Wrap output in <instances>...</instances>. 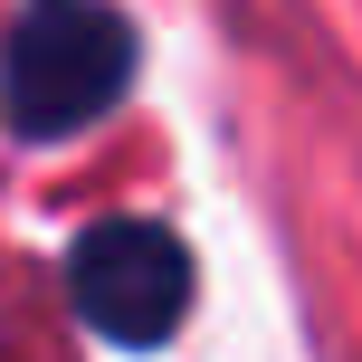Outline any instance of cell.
I'll return each mask as SVG.
<instances>
[{
  "label": "cell",
  "instance_id": "6da1fadb",
  "mask_svg": "<svg viewBox=\"0 0 362 362\" xmlns=\"http://www.w3.org/2000/svg\"><path fill=\"white\" fill-rule=\"evenodd\" d=\"M144 38L115 0H19L0 19V124L10 144H76L134 95Z\"/></svg>",
  "mask_w": 362,
  "mask_h": 362
},
{
  "label": "cell",
  "instance_id": "7a4b0ae2",
  "mask_svg": "<svg viewBox=\"0 0 362 362\" xmlns=\"http://www.w3.org/2000/svg\"><path fill=\"white\" fill-rule=\"evenodd\" d=\"M191 286H200V267L181 248V229H163V219H95L67 248V305L115 353L172 344L191 325Z\"/></svg>",
  "mask_w": 362,
  "mask_h": 362
}]
</instances>
